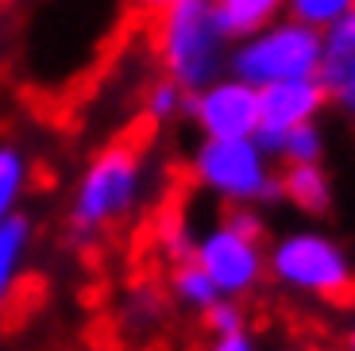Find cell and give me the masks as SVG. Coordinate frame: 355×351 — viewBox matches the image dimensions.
<instances>
[{"mask_svg":"<svg viewBox=\"0 0 355 351\" xmlns=\"http://www.w3.org/2000/svg\"><path fill=\"white\" fill-rule=\"evenodd\" d=\"M344 351H355V313H352V320H347V328H344Z\"/></svg>","mask_w":355,"mask_h":351,"instance_id":"603a6c76","label":"cell"},{"mask_svg":"<svg viewBox=\"0 0 355 351\" xmlns=\"http://www.w3.org/2000/svg\"><path fill=\"white\" fill-rule=\"evenodd\" d=\"M236 39L220 24L213 0H178L155 16V58L162 78L197 93L220 74H228V54Z\"/></svg>","mask_w":355,"mask_h":351,"instance_id":"7a4b0ae2","label":"cell"},{"mask_svg":"<svg viewBox=\"0 0 355 351\" xmlns=\"http://www.w3.org/2000/svg\"><path fill=\"white\" fill-rule=\"evenodd\" d=\"M170 290H174V298L182 301V305L197 309V313H201V309H209L216 298H220V290L213 286V278H209V274H205L193 259L170 266Z\"/></svg>","mask_w":355,"mask_h":351,"instance_id":"9a60e30c","label":"cell"},{"mask_svg":"<svg viewBox=\"0 0 355 351\" xmlns=\"http://www.w3.org/2000/svg\"><path fill=\"white\" fill-rule=\"evenodd\" d=\"M27 185H31V155L24 151V143L0 139V224L19 212Z\"/></svg>","mask_w":355,"mask_h":351,"instance_id":"7c38bea8","label":"cell"},{"mask_svg":"<svg viewBox=\"0 0 355 351\" xmlns=\"http://www.w3.org/2000/svg\"><path fill=\"white\" fill-rule=\"evenodd\" d=\"M320 62V31L297 24L290 16H278L259 31H248L232 43L228 74L243 78L248 85H278V81L317 78Z\"/></svg>","mask_w":355,"mask_h":351,"instance_id":"8992f818","label":"cell"},{"mask_svg":"<svg viewBox=\"0 0 355 351\" xmlns=\"http://www.w3.org/2000/svg\"><path fill=\"white\" fill-rule=\"evenodd\" d=\"M193 239H197V232L186 224V216H178V212L162 216V224H159V247H162V255L170 259V266L193 259Z\"/></svg>","mask_w":355,"mask_h":351,"instance_id":"ac0fdd59","label":"cell"},{"mask_svg":"<svg viewBox=\"0 0 355 351\" xmlns=\"http://www.w3.org/2000/svg\"><path fill=\"white\" fill-rule=\"evenodd\" d=\"M324 147H329L324 128H320L317 120H309V123H297V128L278 135L270 158H275L278 166H290V162H320V158H324Z\"/></svg>","mask_w":355,"mask_h":351,"instance_id":"5bb4252c","label":"cell"},{"mask_svg":"<svg viewBox=\"0 0 355 351\" xmlns=\"http://www.w3.org/2000/svg\"><path fill=\"white\" fill-rule=\"evenodd\" d=\"M278 197L305 216H324L332 209V178L324 170V162L278 166Z\"/></svg>","mask_w":355,"mask_h":351,"instance_id":"30bf717a","label":"cell"},{"mask_svg":"<svg viewBox=\"0 0 355 351\" xmlns=\"http://www.w3.org/2000/svg\"><path fill=\"white\" fill-rule=\"evenodd\" d=\"M143 116L151 123H174L178 116H186V89L159 74L143 89Z\"/></svg>","mask_w":355,"mask_h":351,"instance_id":"2e32d148","label":"cell"},{"mask_svg":"<svg viewBox=\"0 0 355 351\" xmlns=\"http://www.w3.org/2000/svg\"><path fill=\"white\" fill-rule=\"evenodd\" d=\"M147 155L139 143L120 139L101 147L85 162L70 201V236L78 243L97 239L101 232L116 228L143 205L147 194Z\"/></svg>","mask_w":355,"mask_h":351,"instance_id":"6da1fadb","label":"cell"},{"mask_svg":"<svg viewBox=\"0 0 355 351\" xmlns=\"http://www.w3.org/2000/svg\"><path fill=\"white\" fill-rule=\"evenodd\" d=\"M201 320H205V332L209 336L248 328V313H243L240 298H216L209 309H201Z\"/></svg>","mask_w":355,"mask_h":351,"instance_id":"d6986e66","label":"cell"},{"mask_svg":"<svg viewBox=\"0 0 355 351\" xmlns=\"http://www.w3.org/2000/svg\"><path fill=\"white\" fill-rule=\"evenodd\" d=\"M266 224L259 209H228L216 224L197 232L193 263L201 266L220 298H248L266 278Z\"/></svg>","mask_w":355,"mask_h":351,"instance_id":"5b68a950","label":"cell"},{"mask_svg":"<svg viewBox=\"0 0 355 351\" xmlns=\"http://www.w3.org/2000/svg\"><path fill=\"white\" fill-rule=\"evenodd\" d=\"M278 351H317V348H305V343H293V348H278Z\"/></svg>","mask_w":355,"mask_h":351,"instance_id":"cb8c5ba5","label":"cell"},{"mask_svg":"<svg viewBox=\"0 0 355 351\" xmlns=\"http://www.w3.org/2000/svg\"><path fill=\"white\" fill-rule=\"evenodd\" d=\"M162 313V298L155 290H135L132 298H128V316H132V325H151V320H159Z\"/></svg>","mask_w":355,"mask_h":351,"instance_id":"ffe728a7","label":"cell"},{"mask_svg":"<svg viewBox=\"0 0 355 351\" xmlns=\"http://www.w3.org/2000/svg\"><path fill=\"white\" fill-rule=\"evenodd\" d=\"M317 85L324 93V105L355 123V12L320 31Z\"/></svg>","mask_w":355,"mask_h":351,"instance_id":"9c48e42d","label":"cell"},{"mask_svg":"<svg viewBox=\"0 0 355 351\" xmlns=\"http://www.w3.org/2000/svg\"><path fill=\"white\" fill-rule=\"evenodd\" d=\"M205 351H259V340L251 336V328H236V332L213 336Z\"/></svg>","mask_w":355,"mask_h":351,"instance_id":"44dd1931","label":"cell"},{"mask_svg":"<svg viewBox=\"0 0 355 351\" xmlns=\"http://www.w3.org/2000/svg\"><path fill=\"white\" fill-rule=\"evenodd\" d=\"M35 243V228H31V216L16 212L0 224V313L8 309L12 293L19 286V274L27 266V255Z\"/></svg>","mask_w":355,"mask_h":351,"instance_id":"8fae6325","label":"cell"},{"mask_svg":"<svg viewBox=\"0 0 355 351\" xmlns=\"http://www.w3.org/2000/svg\"><path fill=\"white\" fill-rule=\"evenodd\" d=\"M189 174L201 194L228 209H259L278 197V162L251 135L243 139H197L189 155Z\"/></svg>","mask_w":355,"mask_h":351,"instance_id":"3957f363","label":"cell"},{"mask_svg":"<svg viewBox=\"0 0 355 351\" xmlns=\"http://www.w3.org/2000/svg\"><path fill=\"white\" fill-rule=\"evenodd\" d=\"M220 24L228 27L232 39L248 35V31H259L263 24L286 16V0H213Z\"/></svg>","mask_w":355,"mask_h":351,"instance_id":"4fadbf2b","label":"cell"},{"mask_svg":"<svg viewBox=\"0 0 355 351\" xmlns=\"http://www.w3.org/2000/svg\"><path fill=\"white\" fill-rule=\"evenodd\" d=\"M186 120L201 139H243L259 128V89L236 74H220L197 93H186Z\"/></svg>","mask_w":355,"mask_h":351,"instance_id":"52a82bcc","label":"cell"},{"mask_svg":"<svg viewBox=\"0 0 355 351\" xmlns=\"http://www.w3.org/2000/svg\"><path fill=\"white\" fill-rule=\"evenodd\" d=\"M135 12H143V16H162V12L170 8V4H178V0H128Z\"/></svg>","mask_w":355,"mask_h":351,"instance_id":"7402d4cb","label":"cell"},{"mask_svg":"<svg viewBox=\"0 0 355 351\" xmlns=\"http://www.w3.org/2000/svg\"><path fill=\"white\" fill-rule=\"evenodd\" d=\"M324 93H320L317 78H297V81H278V85L259 89V128L251 139L270 155L278 135L297 128V123L320 120L324 112Z\"/></svg>","mask_w":355,"mask_h":351,"instance_id":"ba28073f","label":"cell"},{"mask_svg":"<svg viewBox=\"0 0 355 351\" xmlns=\"http://www.w3.org/2000/svg\"><path fill=\"white\" fill-rule=\"evenodd\" d=\"M266 278L302 298H344L355 290V263L336 236L320 228H293L266 247Z\"/></svg>","mask_w":355,"mask_h":351,"instance_id":"277c9868","label":"cell"},{"mask_svg":"<svg viewBox=\"0 0 355 351\" xmlns=\"http://www.w3.org/2000/svg\"><path fill=\"white\" fill-rule=\"evenodd\" d=\"M347 12H355V0H286V16L313 31H329Z\"/></svg>","mask_w":355,"mask_h":351,"instance_id":"e0dca14e","label":"cell"}]
</instances>
